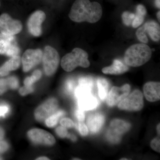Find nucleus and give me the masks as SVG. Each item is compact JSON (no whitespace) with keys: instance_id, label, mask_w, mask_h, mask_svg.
Instances as JSON below:
<instances>
[{"instance_id":"obj_1","label":"nucleus","mask_w":160,"mask_h":160,"mask_svg":"<svg viewBox=\"0 0 160 160\" xmlns=\"http://www.w3.org/2000/svg\"><path fill=\"white\" fill-rule=\"evenodd\" d=\"M102 14V6L97 2L89 0H76L72 6L69 18L76 22L94 23L99 21Z\"/></svg>"},{"instance_id":"obj_2","label":"nucleus","mask_w":160,"mask_h":160,"mask_svg":"<svg viewBox=\"0 0 160 160\" xmlns=\"http://www.w3.org/2000/svg\"><path fill=\"white\" fill-rule=\"evenodd\" d=\"M152 50L146 44H136L129 47L124 56L125 62L132 67L142 66L151 58Z\"/></svg>"},{"instance_id":"obj_3","label":"nucleus","mask_w":160,"mask_h":160,"mask_svg":"<svg viewBox=\"0 0 160 160\" xmlns=\"http://www.w3.org/2000/svg\"><path fill=\"white\" fill-rule=\"evenodd\" d=\"M88 54L85 50L76 48L72 52L63 57L61 62V66L66 72H71L78 66L88 68L90 66Z\"/></svg>"},{"instance_id":"obj_4","label":"nucleus","mask_w":160,"mask_h":160,"mask_svg":"<svg viewBox=\"0 0 160 160\" xmlns=\"http://www.w3.org/2000/svg\"><path fill=\"white\" fill-rule=\"evenodd\" d=\"M42 60L43 68L46 75H52L56 71L59 63V55L57 51L51 46H46Z\"/></svg>"},{"instance_id":"obj_5","label":"nucleus","mask_w":160,"mask_h":160,"mask_svg":"<svg viewBox=\"0 0 160 160\" xmlns=\"http://www.w3.org/2000/svg\"><path fill=\"white\" fill-rule=\"evenodd\" d=\"M144 106L143 94L139 90H135L120 102L118 107L122 110L138 111Z\"/></svg>"},{"instance_id":"obj_6","label":"nucleus","mask_w":160,"mask_h":160,"mask_svg":"<svg viewBox=\"0 0 160 160\" xmlns=\"http://www.w3.org/2000/svg\"><path fill=\"white\" fill-rule=\"evenodd\" d=\"M22 29L20 21L14 20L7 13L0 16V32L7 35H13L19 33Z\"/></svg>"},{"instance_id":"obj_7","label":"nucleus","mask_w":160,"mask_h":160,"mask_svg":"<svg viewBox=\"0 0 160 160\" xmlns=\"http://www.w3.org/2000/svg\"><path fill=\"white\" fill-rule=\"evenodd\" d=\"M20 52L14 36L0 33V54L12 57L18 56Z\"/></svg>"},{"instance_id":"obj_8","label":"nucleus","mask_w":160,"mask_h":160,"mask_svg":"<svg viewBox=\"0 0 160 160\" xmlns=\"http://www.w3.org/2000/svg\"><path fill=\"white\" fill-rule=\"evenodd\" d=\"M42 52L40 49H29L25 52L22 58L23 71L27 72L41 62Z\"/></svg>"},{"instance_id":"obj_9","label":"nucleus","mask_w":160,"mask_h":160,"mask_svg":"<svg viewBox=\"0 0 160 160\" xmlns=\"http://www.w3.org/2000/svg\"><path fill=\"white\" fill-rule=\"evenodd\" d=\"M58 106L57 100L50 98L37 108L34 112L36 119L38 122H43L56 111Z\"/></svg>"},{"instance_id":"obj_10","label":"nucleus","mask_w":160,"mask_h":160,"mask_svg":"<svg viewBox=\"0 0 160 160\" xmlns=\"http://www.w3.org/2000/svg\"><path fill=\"white\" fill-rule=\"evenodd\" d=\"M28 137L32 142L46 146H52L55 143L54 137L43 129H33L28 131Z\"/></svg>"},{"instance_id":"obj_11","label":"nucleus","mask_w":160,"mask_h":160,"mask_svg":"<svg viewBox=\"0 0 160 160\" xmlns=\"http://www.w3.org/2000/svg\"><path fill=\"white\" fill-rule=\"evenodd\" d=\"M46 18V14L41 10L35 11L30 16L27 23L30 34L35 37L40 36L42 34V24Z\"/></svg>"},{"instance_id":"obj_12","label":"nucleus","mask_w":160,"mask_h":160,"mask_svg":"<svg viewBox=\"0 0 160 160\" xmlns=\"http://www.w3.org/2000/svg\"><path fill=\"white\" fill-rule=\"evenodd\" d=\"M130 90V86L128 84L121 87L113 86L106 98L107 105L110 107L116 106L128 95Z\"/></svg>"},{"instance_id":"obj_13","label":"nucleus","mask_w":160,"mask_h":160,"mask_svg":"<svg viewBox=\"0 0 160 160\" xmlns=\"http://www.w3.org/2000/svg\"><path fill=\"white\" fill-rule=\"evenodd\" d=\"M143 91L145 97L149 102H156L160 100V82H152L146 83L143 87Z\"/></svg>"},{"instance_id":"obj_14","label":"nucleus","mask_w":160,"mask_h":160,"mask_svg":"<svg viewBox=\"0 0 160 160\" xmlns=\"http://www.w3.org/2000/svg\"><path fill=\"white\" fill-rule=\"evenodd\" d=\"M105 117L98 112L89 115L87 120V127L92 133L98 132L105 122Z\"/></svg>"},{"instance_id":"obj_15","label":"nucleus","mask_w":160,"mask_h":160,"mask_svg":"<svg viewBox=\"0 0 160 160\" xmlns=\"http://www.w3.org/2000/svg\"><path fill=\"white\" fill-rule=\"evenodd\" d=\"M77 99L79 108L84 111L92 110L98 105V101L92 93L80 97Z\"/></svg>"},{"instance_id":"obj_16","label":"nucleus","mask_w":160,"mask_h":160,"mask_svg":"<svg viewBox=\"0 0 160 160\" xmlns=\"http://www.w3.org/2000/svg\"><path fill=\"white\" fill-rule=\"evenodd\" d=\"M21 58L18 56L12 57L0 67V77L8 75L10 71L16 70L21 64Z\"/></svg>"},{"instance_id":"obj_17","label":"nucleus","mask_w":160,"mask_h":160,"mask_svg":"<svg viewBox=\"0 0 160 160\" xmlns=\"http://www.w3.org/2000/svg\"><path fill=\"white\" fill-rule=\"evenodd\" d=\"M127 66L119 60L116 59L111 66L105 67L102 69L103 73L107 74L119 75L123 74L129 70Z\"/></svg>"},{"instance_id":"obj_18","label":"nucleus","mask_w":160,"mask_h":160,"mask_svg":"<svg viewBox=\"0 0 160 160\" xmlns=\"http://www.w3.org/2000/svg\"><path fill=\"white\" fill-rule=\"evenodd\" d=\"M130 124L123 120L114 119L110 123V130L114 132L116 134L121 135L125 133L130 129Z\"/></svg>"},{"instance_id":"obj_19","label":"nucleus","mask_w":160,"mask_h":160,"mask_svg":"<svg viewBox=\"0 0 160 160\" xmlns=\"http://www.w3.org/2000/svg\"><path fill=\"white\" fill-rule=\"evenodd\" d=\"M146 32L149 34L152 39L155 42H158L160 38L159 25L154 21L147 22L144 25Z\"/></svg>"},{"instance_id":"obj_20","label":"nucleus","mask_w":160,"mask_h":160,"mask_svg":"<svg viewBox=\"0 0 160 160\" xmlns=\"http://www.w3.org/2000/svg\"><path fill=\"white\" fill-rule=\"evenodd\" d=\"M136 10V13L135 14L134 19L132 24V27L134 28H137L142 24L144 18L147 13L146 8L142 5H138Z\"/></svg>"},{"instance_id":"obj_21","label":"nucleus","mask_w":160,"mask_h":160,"mask_svg":"<svg viewBox=\"0 0 160 160\" xmlns=\"http://www.w3.org/2000/svg\"><path fill=\"white\" fill-rule=\"evenodd\" d=\"M97 85L99 97L101 100L104 101L106 99L108 94L109 82L106 79L99 78L98 79Z\"/></svg>"},{"instance_id":"obj_22","label":"nucleus","mask_w":160,"mask_h":160,"mask_svg":"<svg viewBox=\"0 0 160 160\" xmlns=\"http://www.w3.org/2000/svg\"><path fill=\"white\" fill-rule=\"evenodd\" d=\"M65 114L62 110H59L55 112L46 119V124L48 127H53L57 124L59 119Z\"/></svg>"},{"instance_id":"obj_23","label":"nucleus","mask_w":160,"mask_h":160,"mask_svg":"<svg viewBox=\"0 0 160 160\" xmlns=\"http://www.w3.org/2000/svg\"><path fill=\"white\" fill-rule=\"evenodd\" d=\"M42 72L39 70H36L32 73L31 76L26 78L24 80L25 86H32L42 77Z\"/></svg>"},{"instance_id":"obj_24","label":"nucleus","mask_w":160,"mask_h":160,"mask_svg":"<svg viewBox=\"0 0 160 160\" xmlns=\"http://www.w3.org/2000/svg\"><path fill=\"white\" fill-rule=\"evenodd\" d=\"M78 83L79 85L87 86L92 89L94 86V80L91 77H83L80 78Z\"/></svg>"},{"instance_id":"obj_25","label":"nucleus","mask_w":160,"mask_h":160,"mask_svg":"<svg viewBox=\"0 0 160 160\" xmlns=\"http://www.w3.org/2000/svg\"><path fill=\"white\" fill-rule=\"evenodd\" d=\"M146 33V29L144 26L140 27L136 32V36L144 44H146L148 42V38Z\"/></svg>"},{"instance_id":"obj_26","label":"nucleus","mask_w":160,"mask_h":160,"mask_svg":"<svg viewBox=\"0 0 160 160\" xmlns=\"http://www.w3.org/2000/svg\"><path fill=\"white\" fill-rule=\"evenodd\" d=\"M135 14L128 11L124 12L122 15L123 22L126 26H130L132 24Z\"/></svg>"},{"instance_id":"obj_27","label":"nucleus","mask_w":160,"mask_h":160,"mask_svg":"<svg viewBox=\"0 0 160 160\" xmlns=\"http://www.w3.org/2000/svg\"><path fill=\"white\" fill-rule=\"evenodd\" d=\"M10 89L8 78H0V95H2Z\"/></svg>"},{"instance_id":"obj_28","label":"nucleus","mask_w":160,"mask_h":160,"mask_svg":"<svg viewBox=\"0 0 160 160\" xmlns=\"http://www.w3.org/2000/svg\"><path fill=\"white\" fill-rule=\"evenodd\" d=\"M76 88V83L72 79L67 80L65 84V89L68 93H71Z\"/></svg>"},{"instance_id":"obj_29","label":"nucleus","mask_w":160,"mask_h":160,"mask_svg":"<svg viewBox=\"0 0 160 160\" xmlns=\"http://www.w3.org/2000/svg\"><path fill=\"white\" fill-rule=\"evenodd\" d=\"M77 128L80 134L82 135L83 136H86L88 135L89 130H88V127L86 126L85 123L82 122H79L78 124Z\"/></svg>"},{"instance_id":"obj_30","label":"nucleus","mask_w":160,"mask_h":160,"mask_svg":"<svg viewBox=\"0 0 160 160\" xmlns=\"http://www.w3.org/2000/svg\"><path fill=\"white\" fill-rule=\"evenodd\" d=\"M107 138L109 141L113 143L118 142L120 140V136L116 134L110 129L107 133Z\"/></svg>"},{"instance_id":"obj_31","label":"nucleus","mask_w":160,"mask_h":160,"mask_svg":"<svg viewBox=\"0 0 160 160\" xmlns=\"http://www.w3.org/2000/svg\"><path fill=\"white\" fill-rule=\"evenodd\" d=\"M61 125L63 127L67 128H71L74 127V124L73 122L68 118H64L60 121Z\"/></svg>"},{"instance_id":"obj_32","label":"nucleus","mask_w":160,"mask_h":160,"mask_svg":"<svg viewBox=\"0 0 160 160\" xmlns=\"http://www.w3.org/2000/svg\"><path fill=\"white\" fill-rule=\"evenodd\" d=\"M33 91V88L32 86H24L20 88L19 92L21 95L26 96V95L31 93Z\"/></svg>"},{"instance_id":"obj_33","label":"nucleus","mask_w":160,"mask_h":160,"mask_svg":"<svg viewBox=\"0 0 160 160\" xmlns=\"http://www.w3.org/2000/svg\"><path fill=\"white\" fill-rule=\"evenodd\" d=\"M56 132L59 137L61 138H65L68 135V131L67 129L63 126H59L56 129Z\"/></svg>"},{"instance_id":"obj_34","label":"nucleus","mask_w":160,"mask_h":160,"mask_svg":"<svg viewBox=\"0 0 160 160\" xmlns=\"http://www.w3.org/2000/svg\"><path fill=\"white\" fill-rule=\"evenodd\" d=\"M160 142L159 138H156L153 139L150 143L152 149L158 152H160Z\"/></svg>"},{"instance_id":"obj_35","label":"nucleus","mask_w":160,"mask_h":160,"mask_svg":"<svg viewBox=\"0 0 160 160\" xmlns=\"http://www.w3.org/2000/svg\"><path fill=\"white\" fill-rule=\"evenodd\" d=\"M9 80L10 89H15L18 86L19 82L18 79L15 77H10L8 78Z\"/></svg>"},{"instance_id":"obj_36","label":"nucleus","mask_w":160,"mask_h":160,"mask_svg":"<svg viewBox=\"0 0 160 160\" xmlns=\"http://www.w3.org/2000/svg\"><path fill=\"white\" fill-rule=\"evenodd\" d=\"M75 116L79 122H82L85 119V113L82 109H78L75 112Z\"/></svg>"},{"instance_id":"obj_37","label":"nucleus","mask_w":160,"mask_h":160,"mask_svg":"<svg viewBox=\"0 0 160 160\" xmlns=\"http://www.w3.org/2000/svg\"><path fill=\"white\" fill-rule=\"evenodd\" d=\"M8 148V143L5 141H0V155L7 151Z\"/></svg>"},{"instance_id":"obj_38","label":"nucleus","mask_w":160,"mask_h":160,"mask_svg":"<svg viewBox=\"0 0 160 160\" xmlns=\"http://www.w3.org/2000/svg\"><path fill=\"white\" fill-rule=\"evenodd\" d=\"M9 108L6 106H0V117L5 115L9 111Z\"/></svg>"},{"instance_id":"obj_39","label":"nucleus","mask_w":160,"mask_h":160,"mask_svg":"<svg viewBox=\"0 0 160 160\" xmlns=\"http://www.w3.org/2000/svg\"><path fill=\"white\" fill-rule=\"evenodd\" d=\"M4 136V131L0 127V140H2Z\"/></svg>"},{"instance_id":"obj_40","label":"nucleus","mask_w":160,"mask_h":160,"mask_svg":"<svg viewBox=\"0 0 160 160\" xmlns=\"http://www.w3.org/2000/svg\"><path fill=\"white\" fill-rule=\"evenodd\" d=\"M67 136L68 137V138H70L72 141H75L76 140V137L74 135H68V134Z\"/></svg>"},{"instance_id":"obj_41","label":"nucleus","mask_w":160,"mask_h":160,"mask_svg":"<svg viewBox=\"0 0 160 160\" xmlns=\"http://www.w3.org/2000/svg\"><path fill=\"white\" fill-rule=\"evenodd\" d=\"M160 0H155L156 6L159 9L160 7Z\"/></svg>"},{"instance_id":"obj_42","label":"nucleus","mask_w":160,"mask_h":160,"mask_svg":"<svg viewBox=\"0 0 160 160\" xmlns=\"http://www.w3.org/2000/svg\"><path fill=\"white\" fill-rule=\"evenodd\" d=\"M36 160H49V159L48 158L45 157H40L36 159Z\"/></svg>"},{"instance_id":"obj_43","label":"nucleus","mask_w":160,"mask_h":160,"mask_svg":"<svg viewBox=\"0 0 160 160\" xmlns=\"http://www.w3.org/2000/svg\"><path fill=\"white\" fill-rule=\"evenodd\" d=\"M160 124H159L157 126V132L158 134L160 135Z\"/></svg>"},{"instance_id":"obj_44","label":"nucleus","mask_w":160,"mask_h":160,"mask_svg":"<svg viewBox=\"0 0 160 160\" xmlns=\"http://www.w3.org/2000/svg\"><path fill=\"white\" fill-rule=\"evenodd\" d=\"M157 18L158 20H159V21H160V11H158V12L157 13Z\"/></svg>"},{"instance_id":"obj_45","label":"nucleus","mask_w":160,"mask_h":160,"mask_svg":"<svg viewBox=\"0 0 160 160\" xmlns=\"http://www.w3.org/2000/svg\"><path fill=\"white\" fill-rule=\"evenodd\" d=\"M127 160L128 159H127V158H123L121 159V160Z\"/></svg>"},{"instance_id":"obj_46","label":"nucleus","mask_w":160,"mask_h":160,"mask_svg":"<svg viewBox=\"0 0 160 160\" xmlns=\"http://www.w3.org/2000/svg\"><path fill=\"white\" fill-rule=\"evenodd\" d=\"M73 160H80V159H73Z\"/></svg>"},{"instance_id":"obj_47","label":"nucleus","mask_w":160,"mask_h":160,"mask_svg":"<svg viewBox=\"0 0 160 160\" xmlns=\"http://www.w3.org/2000/svg\"><path fill=\"white\" fill-rule=\"evenodd\" d=\"M0 6H1V3H0Z\"/></svg>"}]
</instances>
